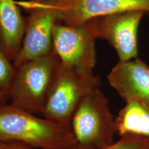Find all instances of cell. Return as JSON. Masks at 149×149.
<instances>
[{
    "mask_svg": "<svg viewBox=\"0 0 149 149\" xmlns=\"http://www.w3.org/2000/svg\"><path fill=\"white\" fill-rule=\"evenodd\" d=\"M0 142L37 149H63L77 145L70 127L12 104L0 106Z\"/></svg>",
    "mask_w": 149,
    "mask_h": 149,
    "instance_id": "1",
    "label": "cell"
},
{
    "mask_svg": "<svg viewBox=\"0 0 149 149\" xmlns=\"http://www.w3.org/2000/svg\"><path fill=\"white\" fill-rule=\"evenodd\" d=\"M100 86L99 76L79 71L60 62L42 115L70 128L72 117L78 106Z\"/></svg>",
    "mask_w": 149,
    "mask_h": 149,
    "instance_id": "2",
    "label": "cell"
},
{
    "mask_svg": "<svg viewBox=\"0 0 149 149\" xmlns=\"http://www.w3.org/2000/svg\"><path fill=\"white\" fill-rule=\"evenodd\" d=\"M59 64L60 60L53 51L17 68L9 91L10 104L42 115Z\"/></svg>",
    "mask_w": 149,
    "mask_h": 149,
    "instance_id": "3",
    "label": "cell"
},
{
    "mask_svg": "<svg viewBox=\"0 0 149 149\" xmlns=\"http://www.w3.org/2000/svg\"><path fill=\"white\" fill-rule=\"evenodd\" d=\"M70 129L77 144L86 149H104L115 142V117L109 100L100 88L89 93L78 106Z\"/></svg>",
    "mask_w": 149,
    "mask_h": 149,
    "instance_id": "4",
    "label": "cell"
},
{
    "mask_svg": "<svg viewBox=\"0 0 149 149\" xmlns=\"http://www.w3.org/2000/svg\"><path fill=\"white\" fill-rule=\"evenodd\" d=\"M97 39V18L77 26H68L60 22L53 29V51L61 64L79 71L93 73Z\"/></svg>",
    "mask_w": 149,
    "mask_h": 149,
    "instance_id": "5",
    "label": "cell"
},
{
    "mask_svg": "<svg viewBox=\"0 0 149 149\" xmlns=\"http://www.w3.org/2000/svg\"><path fill=\"white\" fill-rule=\"evenodd\" d=\"M29 4L31 13L25 18L22 46L13 62L16 69L28 61L53 52L54 27L62 22V13L53 1Z\"/></svg>",
    "mask_w": 149,
    "mask_h": 149,
    "instance_id": "6",
    "label": "cell"
},
{
    "mask_svg": "<svg viewBox=\"0 0 149 149\" xmlns=\"http://www.w3.org/2000/svg\"><path fill=\"white\" fill-rule=\"evenodd\" d=\"M145 15L144 11L133 10L97 17V38L111 44L120 61L138 57V30Z\"/></svg>",
    "mask_w": 149,
    "mask_h": 149,
    "instance_id": "7",
    "label": "cell"
},
{
    "mask_svg": "<svg viewBox=\"0 0 149 149\" xmlns=\"http://www.w3.org/2000/svg\"><path fill=\"white\" fill-rule=\"evenodd\" d=\"M63 15L62 22L77 26L100 17L141 10L149 17V0H65L53 1Z\"/></svg>",
    "mask_w": 149,
    "mask_h": 149,
    "instance_id": "8",
    "label": "cell"
},
{
    "mask_svg": "<svg viewBox=\"0 0 149 149\" xmlns=\"http://www.w3.org/2000/svg\"><path fill=\"white\" fill-rule=\"evenodd\" d=\"M108 80L126 102H137L149 109V66L144 61L139 58L119 61Z\"/></svg>",
    "mask_w": 149,
    "mask_h": 149,
    "instance_id": "9",
    "label": "cell"
},
{
    "mask_svg": "<svg viewBox=\"0 0 149 149\" xmlns=\"http://www.w3.org/2000/svg\"><path fill=\"white\" fill-rule=\"evenodd\" d=\"M26 20L14 0H0V43L13 62L21 48Z\"/></svg>",
    "mask_w": 149,
    "mask_h": 149,
    "instance_id": "10",
    "label": "cell"
},
{
    "mask_svg": "<svg viewBox=\"0 0 149 149\" xmlns=\"http://www.w3.org/2000/svg\"><path fill=\"white\" fill-rule=\"evenodd\" d=\"M120 137L136 135L149 138V109L135 101H128L115 118Z\"/></svg>",
    "mask_w": 149,
    "mask_h": 149,
    "instance_id": "11",
    "label": "cell"
},
{
    "mask_svg": "<svg viewBox=\"0 0 149 149\" xmlns=\"http://www.w3.org/2000/svg\"><path fill=\"white\" fill-rule=\"evenodd\" d=\"M15 72L13 63L6 55L0 43V88L9 93Z\"/></svg>",
    "mask_w": 149,
    "mask_h": 149,
    "instance_id": "12",
    "label": "cell"
},
{
    "mask_svg": "<svg viewBox=\"0 0 149 149\" xmlns=\"http://www.w3.org/2000/svg\"><path fill=\"white\" fill-rule=\"evenodd\" d=\"M149 145V138L136 135L120 137L117 141L104 149H144Z\"/></svg>",
    "mask_w": 149,
    "mask_h": 149,
    "instance_id": "13",
    "label": "cell"
},
{
    "mask_svg": "<svg viewBox=\"0 0 149 149\" xmlns=\"http://www.w3.org/2000/svg\"><path fill=\"white\" fill-rule=\"evenodd\" d=\"M6 149H37V148H31V147L23 146L21 144H6ZM63 149H86L84 147L79 146V145H75V146L68 147V148H63Z\"/></svg>",
    "mask_w": 149,
    "mask_h": 149,
    "instance_id": "14",
    "label": "cell"
},
{
    "mask_svg": "<svg viewBox=\"0 0 149 149\" xmlns=\"http://www.w3.org/2000/svg\"><path fill=\"white\" fill-rule=\"evenodd\" d=\"M9 100V93L8 91L0 88V106L6 104Z\"/></svg>",
    "mask_w": 149,
    "mask_h": 149,
    "instance_id": "15",
    "label": "cell"
},
{
    "mask_svg": "<svg viewBox=\"0 0 149 149\" xmlns=\"http://www.w3.org/2000/svg\"><path fill=\"white\" fill-rule=\"evenodd\" d=\"M65 1V0H29V3H42L50 2V1Z\"/></svg>",
    "mask_w": 149,
    "mask_h": 149,
    "instance_id": "16",
    "label": "cell"
},
{
    "mask_svg": "<svg viewBox=\"0 0 149 149\" xmlns=\"http://www.w3.org/2000/svg\"><path fill=\"white\" fill-rule=\"evenodd\" d=\"M6 144L0 142V149H6Z\"/></svg>",
    "mask_w": 149,
    "mask_h": 149,
    "instance_id": "17",
    "label": "cell"
},
{
    "mask_svg": "<svg viewBox=\"0 0 149 149\" xmlns=\"http://www.w3.org/2000/svg\"><path fill=\"white\" fill-rule=\"evenodd\" d=\"M144 149H149V145L147 147H146V148H145Z\"/></svg>",
    "mask_w": 149,
    "mask_h": 149,
    "instance_id": "18",
    "label": "cell"
}]
</instances>
